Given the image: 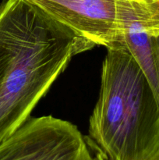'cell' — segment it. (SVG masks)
I'll return each instance as SVG.
<instances>
[{
  "mask_svg": "<svg viewBox=\"0 0 159 160\" xmlns=\"http://www.w3.org/2000/svg\"><path fill=\"white\" fill-rule=\"evenodd\" d=\"M93 42L30 0L0 5V143L30 118L76 55Z\"/></svg>",
  "mask_w": 159,
  "mask_h": 160,
  "instance_id": "cell-1",
  "label": "cell"
},
{
  "mask_svg": "<svg viewBox=\"0 0 159 160\" xmlns=\"http://www.w3.org/2000/svg\"><path fill=\"white\" fill-rule=\"evenodd\" d=\"M89 138L106 160H159V104L123 44L107 48Z\"/></svg>",
  "mask_w": 159,
  "mask_h": 160,
  "instance_id": "cell-2",
  "label": "cell"
},
{
  "mask_svg": "<svg viewBox=\"0 0 159 160\" xmlns=\"http://www.w3.org/2000/svg\"><path fill=\"white\" fill-rule=\"evenodd\" d=\"M0 160H94L85 138L66 120L30 117L0 143Z\"/></svg>",
  "mask_w": 159,
  "mask_h": 160,
  "instance_id": "cell-3",
  "label": "cell"
},
{
  "mask_svg": "<svg viewBox=\"0 0 159 160\" xmlns=\"http://www.w3.org/2000/svg\"><path fill=\"white\" fill-rule=\"evenodd\" d=\"M117 17L121 43L143 72L159 104V2L126 3Z\"/></svg>",
  "mask_w": 159,
  "mask_h": 160,
  "instance_id": "cell-4",
  "label": "cell"
},
{
  "mask_svg": "<svg viewBox=\"0 0 159 160\" xmlns=\"http://www.w3.org/2000/svg\"><path fill=\"white\" fill-rule=\"evenodd\" d=\"M56 21L95 45L122 44L118 0H30Z\"/></svg>",
  "mask_w": 159,
  "mask_h": 160,
  "instance_id": "cell-5",
  "label": "cell"
}]
</instances>
